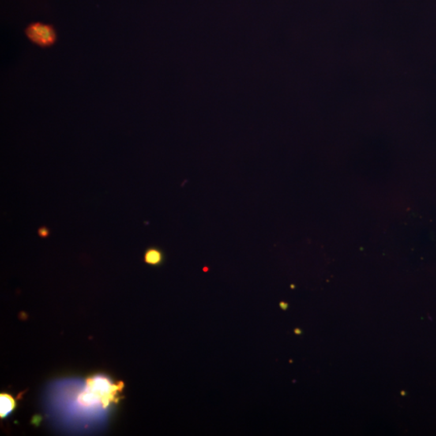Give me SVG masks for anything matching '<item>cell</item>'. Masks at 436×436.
<instances>
[{
    "instance_id": "2",
    "label": "cell",
    "mask_w": 436,
    "mask_h": 436,
    "mask_svg": "<svg viewBox=\"0 0 436 436\" xmlns=\"http://www.w3.org/2000/svg\"><path fill=\"white\" fill-rule=\"evenodd\" d=\"M24 33L32 44L44 49L54 46L58 40V33L54 26L42 22L28 24Z\"/></svg>"
},
{
    "instance_id": "1",
    "label": "cell",
    "mask_w": 436,
    "mask_h": 436,
    "mask_svg": "<svg viewBox=\"0 0 436 436\" xmlns=\"http://www.w3.org/2000/svg\"><path fill=\"white\" fill-rule=\"evenodd\" d=\"M124 388L123 382L113 384L102 376L87 379L86 388L78 396V403L85 407L101 406L107 408L109 405L119 401L118 395Z\"/></svg>"
},
{
    "instance_id": "3",
    "label": "cell",
    "mask_w": 436,
    "mask_h": 436,
    "mask_svg": "<svg viewBox=\"0 0 436 436\" xmlns=\"http://www.w3.org/2000/svg\"><path fill=\"white\" fill-rule=\"evenodd\" d=\"M16 407L15 399L8 393H1L0 395V416L6 417L10 414Z\"/></svg>"
},
{
    "instance_id": "5",
    "label": "cell",
    "mask_w": 436,
    "mask_h": 436,
    "mask_svg": "<svg viewBox=\"0 0 436 436\" xmlns=\"http://www.w3.org/2000/svg\"><path fill=\"white\" fill-rule=\"evenodd\" d=\"M280 306L283 310H286L288 307V304L286 303V302H280Z\"/></svg>"
},
{
    "instance_id": "4",
    "label": "cell",
    "mask_w": 436,
    "mask_h": 436,
    "mask_svg": "<svg viewBox=\"0 0 436 436\" xmlns=\"http://www.w3.org/2000/svg\"><path fill=\"white\" fill-rule=\"evenodd\" d=\"M145 260L147 264L156 265V264H159L162 260V254L159 250L152 249V250H148L147 252Z\"/></svg>"
},
{
    "instance_id": "6",
    "label": "cell",
    "mask_w": 436,
    "mask_h": 436,
    "mask_svg": "<svg viewBox=\"0 0 436 436\" xmlns=\"http://www.w3.org/2000/svg\"><path fill=\"white\" fill-rule=\"evenodd\" d=\"M295 333L298 334V335H300V334H302V331H300V329H296Z\"/></svg>"
}]
</instances>
